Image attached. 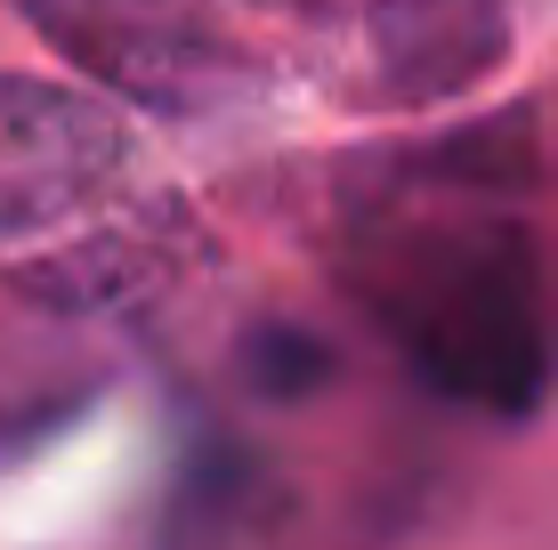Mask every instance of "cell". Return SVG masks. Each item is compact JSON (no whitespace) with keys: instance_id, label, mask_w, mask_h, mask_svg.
<instances>
[{"instance_id":"cell-1","label":"cell","mask_w":558,"mask_h":550,"mask_svg":"<svg viewBox=\"0 0 558 550\" xmlns=\"http://www.w3.org/2000/svg\"><path fill=\"white\" fill-rule=\"evenodd\" d=\"M534 122L446 130L356 162L340 186V276L437 396L526 421L550 396V300L526 227Z\"/></svg>"},{"instance_id":"cell-2","label":"cell","mask_w":558,"mask_h":550,"mask_svg":"<svg viewBox=\"0 0 558 550\" xmlns=\"http://www.w3.org/2000/svg\"><path fill=\"white\" fill-rule=\"evenodd\" d=\"M9 9L106 98L138 113L203 122L252 89V57L203 0H9Z\"/></svg>"},{"instance_id":"cell-3","label":"cell","mask_w":558,"mask_h":550,"mask_svg":"<svg viewBox=\"0 0 558 550\" xmlns=\"http://www.w3.org/2000/svg\"><path fill=\"white\" fill-rule=\"evenodd\" d=\"M324 33L373 106H437L510 57V0H252Z\"/></svg>"},{"instance_id":"cell-4","label":"cell","mask_w":558,"mask_h":550,"mask_svg":"<svg viewBox=\"0 0 558 550\" xmlns=\"http://www.w3.org/2000/svg\"><path fill=\"white\" fill-rule=\"evenodd\" d=\"M138 138L106 98L41 73H0V243H33L113 203Z\"/></svg>"},{"instance_id":"cell-5","label":"cell","mask_w":558,"mask_h":550,"mask_svg":"<svg viewBox=\"0 0 558 550\" xmlns=\"http://www.w3.org/2000/svg\"><path fill=\"white\" fill-rule=\"evenodd\" d=\"M235 365H243V381H252L259 396L292 405V396L324 389V372H332V349H324V340L307 332V325H283V316H259V325L235 340Z\"/></svg>"}]
</instances>
